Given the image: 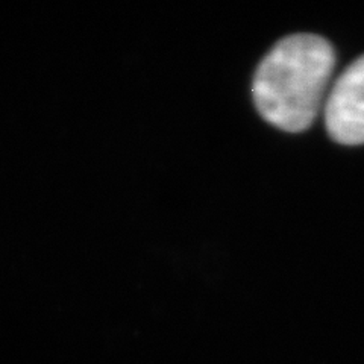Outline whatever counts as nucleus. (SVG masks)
I'll list each match as a JSON object with an SVG mask.
<instances>
[{"label": "nucleus", "instance_id": "obj_1", "mask_svg": "<svg viewBox=\"0 0 364 364\" xmlns=\"http://www.w3.org/2000/svg\"><path fill=\"white\" fill-rule=\"evenodd\" d=\"M336 53L325 38L296 33L275 44L258 65L255 105L269 123L287 132L314 122L334 72Z\"/></svg>", "mask_w": 364, "mask_h": 364}, {"label": "nucleus", "instance_id": "obj_2", "mask_svg": "<svg viewBox=\"0 0 364 364\" xmlns=\"http://www.w3.org/2000/svg\"><path fill=\"white\" fill-rule=\"evenodd\" d=\"M325 122L340 144H364V55L338 76L328 91Z\"/></svg>", "mask_w": 364, "mask_h": 364}]
</instances>
